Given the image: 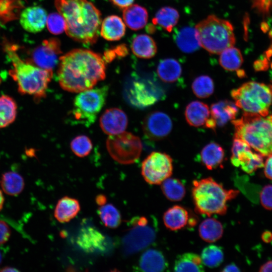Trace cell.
Wrapping results in <instances>:
<instances>
[{
    "mask_svg": "<svg viewBox=\"0 0 272 272\" xmlns=\"http://www.w3.org/2000/svg\"><path fill=\"white\" fill-rule=\"evenodd\" d=\"M104 59L85 49H73L59 57L57 78L64 90L80 93L93 88L105 78Z\"/></svg>",
    "mask_w": 272,
    "mask_h": 272,
    "instance_id": "cell-1",
    "label": "cell"
},
{
    "mask_svg": "<svg viewBox=\"0 0 272 272\" xmlns=\"http://www.w3.org/2000/svg\"><path fill=\"white\" fill-rule=\"evenodd\" d=\"M55 6L64 19L66 34L86 45L95 43L98 38L101 14L87 0H55Z\"/></svg>",
    "mask_w": 272,
    "mask_h": 272,
    "instance_id": "cell-2",
    "label": "cell"
},
{
    "mask_svg": "<svg viewBox=\"0 0 272 272\" xmlns=\"http://www.w3.org/2000/svg\"><path fill=\"white\" fill-rule=\"evenodd\" d=\"M5 50L12 62L13 67L9 74L17 82L18 91L22 94L33 96L36 100L44 98L52 77V71L24 62L12 45L5 44Z\"/></svg>",
    "mask_w": 272,
    "mask_h": 272,
    "instance_id": "cell-3",
    "label": "cell"
},
{
    "mask_svg": "<svg viewBox=\"0 0 272 272\" xmlns=\"http://www.w3.org/2000/svg\"><path fill=\"white\" fill-rule=\"evenodd\" d=\"M231 122L235 138L244 141L262 156L272 154V115L244 112L240 118Z\"/></svg>",
    "mask_w": 272,
    "mask_h": 272,
    "instance_id": "cell-4",
    "label": "cell"
},
{
    "mask_svg": "<svg viewBox=\"0 0 272 272\" xmlns=\"http://www.w3.org/2000/svg\"><path fill=\"white\" fill-rule=\"evenodd\" d=\"M192 196L196 212L209 217L225 215L227 202L235 198L239 191L225 189L222 184L211 177L193 181Z\"/></svg>",
    "mask_w": 272,
    "mask_h": 272,
    "instance_id": "cell-5",
    "label": "cell"
},
{
    "mask_svg": "<svg viewBox=\"0 0 272 272\" xmlns=\"http://www.w3.org/2000/svg\"><path fill=\"white\" fill-rule=\"evenodd\" d=\"M194 28L200 46L210 53L219 54L235 43L234 29L231 23L215 15L209 16Z\"/></svg>",
    "mask_w": 272,
    "mask_h": 272,
    "instance_id": "cell-6",
    "label": "cell"
},
{
    "mask_svg": "<svg viewBox=\"0 0 272 272\" xmlns=\"http://www.w3.org/2000/svg\"><path fill=\"white\" fill-rule=\"evenodd\" d=\"M237 107L244 112L266 116L272 104V85L255 82L243 84L231 92Z\"/></svg>",
    "mask_w": 272,
    "mask_h": 272,
    "instance_id": "cell-7",
    "label": "cell"
},
{
    "mask_svg": "<svg viewBox=\"0 0 272 272\" xmlns=\"http://www.w3.org/2000/svg\"><path fill=\"white\" fill-rule=\"evenodd\" d=\"M108 91V87L104 86L80 92L71 111L74 121L87 127L93 124L105 103Z\"/></svg>",
    "mask_w": 272,
    "mask_h": 272,
    "instance_id": "cell-8",
    "label": "cell"
},
{
    "mask_svg": "<svg viewBox=\"0 0 272 272\" xmlns=\"http://www.w3.org/2000/svg\"><path fill=\"white\" fill-rule=\"evenodd\" d=\"M132 227L122 239V250L126 254H132L145 249L155 240L157 233L156 222L150 224L144 216L132 220Z\"/></svg>",
    "mask_w": 272,
    "mask_h": 272,
    "instance_id": "cell-9",
    "label": "cell"
},
{
    "mask_svg": "<svg viewBox=\"0 0 272 272\" xmlns=\"http://www.w3.org/2000/svg\"><path fill=\"white\" fill-rule=\"evenodd\" d=\"M106 145L110 156L122 164H130L136 162L142 150L140 139L130 132L125 131L109 135Z\"/></svg>",
    "mask_w": 272,
    "mask_h": 272,
    "instance_id": "cell-10",
    "label": "cell"
},
{
    "mask_svg": "<svg viewBox=\"0 0 272 272\" xmlns=\"http://www.w3.org/2000/svg\"><path fill=\"white\" fill-rule=\"evenodd\" d=\"M172 171V159L164 153L152 152L142 164V175L147 183L152 185L161 184L171 176Z\"/></svg>",
    "mask_w": 272,
    "mask_h": 272,
    "instance_id": "cell-11",
    "label": "cell"
},
{
    "mask_svg": "<svg viewBox=\"0 0 272 272\" xmlns=\"http://www.w3.org/2000/svg\"><path fill=\"white\" fill-rule=\"evenodd\" d=\"M124 92L127 101L132 106L140 108L153 105L161 96V91L153 83L143 80L127 83Z\"/></svg>",
    "mask_w": 272,
    "mask_h": 272,
    "instance_id": "cell-12",
    "label": "cell"
},
{
    "mask_svg": "<svg viewBox=\"0 0 272 272\" xmlns=\"http://www.w3.org/2000/svg\"><path fill=\"white\" fill-rule=\"evenodd\" d=\"M231 151L233 165L240 167L247 173L251 174L264 166L262 156L253 152L249 145L242 140L234 138Z\"/></svg>",
    "mask_w": 272,
    "mask_h": 272,
    "instance_id": "cell-13",
    "label": "cell"
},
{
    "mask_svg": "<svg viewBox=\"0 0 272 272\" xmlns=\"http://www.w3.org/2000/svg\"><path fill=\"white\" fill-rule=\"evenodd\" d=\"M61 53L58 39H46L33 49L29 63L44 70L52 71L59 63V55Z\"/></svg>",
    "mask_w": 272,
    "mask_h": 272,
    "instance_id": "cell-14",
    "label": "cell"
},
{
    "mask_svg": "<svg viewBox=\"0 0 272 272\" xmlns=\"http://www.w3.org/2000/svg\"><path fill=\"white\" fill-rule=\"evenodd\" d=\"M172 122L170 117L161 111H154L145 118L143 129L149 139L158 141L164 139L171 131Z\"/></svg>",
    "mask_w": 272,
    "mask_h": 272,
    "instance_id": "cell-15",
    "label": "cell"
},
{
    "mask_svg": "<svg viewBox=\"0 0 272 272\" xmlns=\"http://www.w3.org/2000/svg\"><path fill=\"white\" fill-rule=\"evenodd\" d=\"M77 243L82 250L89 253L103 252L107 244L105 236L91 226L80 229L77 237Z\"/></svg>",
    "mask_w": 272,
    "mask_h": 272,
    "instance_id": "cell-16",
    "label": "cell"
},
{
    "mask_svg": "<svg viewBox=\"0 0 272 272\" xmlns=\"http://www.w3.org/2000/svg\"><path fill=\"white\" fill-rule=\"evenodd\" d=\"M128 123L126 114L117 108L106 109L100 119L103 131L109 135H116L124 131Z\"/></svg>",
    "mask_w": 272,
    "mask_h": 272,
    "instance_id": "cell-17",
    "label": "cell"
},
{
    "mask_svg": "<svg viewBox=\"0 0 272 272\" xmlns=\"http://www.w3.org/2000/svg\"><path fill=\"white\" fill-rule=\"evenodd\" d=\"M20 18V24L26 31L37 33L44 29L47 17L44 9L34 6L24 9L21 13Z\"/></svg>",
    "mask_w": 272,
    "mask_h": 272,
    "instance_id": "cell-18",
    "label": "cell"
},
{
    "mask_svg": "<svg viewBox=\"0 0 272 272\" xmlns=\"http://www.w3.org/2000/svg\"><path fill=\"white\" fill-rule=\"evenodd\" d=\"M139 266L143 271L160 272L165 270L168 267V264L161 251L150 248L141 255Z\"/></svg>",
    "mask_w": 272,
    "mask_h": 272,
    "instance_id": "cell-19",
    "label": "cell"
},
{
    "mask_svg": "<svg viewBox=\"0 0 272 272\" xmlns=\"http://www.w3.org/2000/svg\"><path fill=\"white\" fill-rule=\"evenodd\" d=\"M210 110L211 117L219 127L223 126L230 120L235 119L238 111L236 104L229 100L213 104Z\"/></svg>",
    "mask_w": 272,
    "mask_h": 272,
    "instance_id": "cell-20",
    "label": "cell"
},
{
    "mask_svg": "<svg viewBox=\"0 0 272 272\" xmlns=\"http://www.w3.org/2000/svg\"><path fill=\"white\" fill-rule=\"evenodd\" d=\"M210 115L209 106L199 101H194L189 103L185 111L186 121L194 127L205 125Z\"/></svg>",
    "mask_w": 272,
    "mask_h": 272,
    "instance_id": "cell-21",
    "label": "cell"
},
{
    "mask_svg": "<svg viewBox=\"0 0 272 272\" xmlns=\"http://www.w3.org/2000/svg\"><path fill=\"white\" fill-rule=\"evenodd\" d=\"M80 209V203L77 199L65 196L57 201L54 216L60 223H67L78 215Z\"/></svg>",
    "mask_w": 272,
    "mask_h": 272,
    "instance_id": "cell-22",
    "label": "cell"
},
{
    "mask_svg": "<svg viewBox=\"0 0 272 272\" xmlns=\"http://www.w3.org/2000/svg\"><path fill=\"white\" fill-rule=\"evenodd\" d=\"M163 222L167 228L176 231L185 227L189 222L188 211L183 207L175 205L169 208L164 214Z\"/></svg>",
    "mask_w": 272,
    "mask_h": 272,
    "instance_id": "cell-23",
    "label": "cell"
},
{
    "mask_svg": "<svg viewBox=\"0 0 272 272\" xmlns=\"http://www.w3.org/2000/svg\"><path fill=\"white\" fill-rule=\"evenodd\" d=\"M123 18L125 24L130 29L138 30L147 24L148 14L145 8L137 4L131 5L124 9Z\"/></svg>",
    "mask_w": 272,
    "mask_h": 272,
    "instance_id": "cell-24",
    "label": "cell"
},
{
    "mask_svg": "<svg viewBox=\"0 0 272 272\" xmlns=\"http://www.w3.org/2000/svg\"><path fill=\"white\" fill-rule=\"evenodd\" d=\"M125 32V26L118 16H108L102 22L100 34L104 39L115 41L122 38Z\"/></svg>",
    "mask_w": 272,
    "mask_h": 272,
    "instance_id": "cell-25",
    "label": "cell"
},
{
    "mask_svg": "<svg viewBox=\"0 0 272 272\" xmlns=\"http://www.w3.org/2000/svg\"><path fill=\"white\" fill-rule=\"evenodd\" d=\"M225 152L223 148L215 142L207 145L201 151L200 159L203 165L209 170L221 166L224 160Z\"/></svg>",
    "mask_w": 272,
    "mask_h": 272,
    "instance_id": "cell-26",
    "label": "cell"
},
{
    "mask_svg": "<svg viewBox=\"0 0 272 272\" xmlns=\"http://www.w3.org/2000/svg\"><path fill=\"white\" fill-rule=\"evenodd\" d=\"M131 50L137 57L151 58L157 52V45L154 39L146 34L136 36L131 42Z\"/></svg>",
    "mask_w": 272,
    "mask_h": 272,
    "instance_id": "cell-27",
    "label": "cell"
},
{
    "mask_svg": "<svg viewBox=\"0 0 272 272\" xmlns=\"http://www.w3.org/2000/svg\"><path fill=\"white\" fill-rule=\"evenodd\" d=\"M175 41L178 48L185 53H191L200 46L195 28L186 26L178 30L175 35Z\"/></svg>",
    "mask_w": 272,
    "mask_h": 272,
    "instance_id": "cell-28",
    "label": "cell"
},
{
    "mask_svg": "<svg viewBox=\"0 0 272 272\" xmlns=\"http://www.w3.org/2000/svg\"><path fill=\"white\" fill-rule=\"evenodd\" d=\"M173 268L175 271L202 272L204 264L200 256L194 253L187 252L176 257Z\"/></svg>",
    "mask_w": 272,
    "mask_h": 272,
    "instance_id": "cell-29",
    "label": "cell"
},
{
    "mask_svg": "<svg viewBox=\"0 0 272 272\" xmlns=\"http://www.w3.org/2000/svg\"><path fill=\"white\" fill-rule=\"evenodd\" d=\"M224 232L222 223L213 218L205 219L199 226L198 233L205 241L213 243L219 240Z\"/></svg>",
    "mask_w": 272,
    "mask_h": 272,
    "instance_id": "cell-30",
    "label": "cell"
},
{
    "mask_svg": "<svg viewBox=\"0 0 272 272\" xmlns=\"http://www.w3.org/2000/svg\"><path fill=\"white\" fill-rule=\"evenodd\" d=\"M0 185L3 191L11 196H16L23 190L25 182L23 177L14 171L3 173L0 179Z\"/></svg>",
    "mask_w": 272,
    "mask_h": 272,
    "instance_id": "cell-31",
    "label": "cell"
},
{
    "mask_svg": "<svg viewBox=\"0 0 272 272\" xmlns=\"http://www.w3.org/2000/svg\"><path fill=\"white\" fill-rule=\"evenodd\" d=\"M181 73L180 64L173 58L162 60L157 67L159 77L166 83H173L176 81L180 78Z\"/></svg>",
    "mask_w": 272,
    "mask_h": 272,
    "instance_id": "cell-32",
    "label": "cell"
},
{
    "mask_svg": "<svg viewBox=\"0 0 272 272\" xmlns=\"http://www.w3.org/2000/svg\"><path fill=\"white\" fill-rule=\"evenodd\" d=\"M17 104L11 97L3 95L0 96V128L6 127L16 119Z\"/></svg>",
    "mask_w": 272,
    "mask_h": 272,
    "instance_id": "cell-33",
    "label": "cell"
},
{
    "mask_svg": "<svg viewBox=\"0 0 272 272\" xmlns=\"http://www.w3.org/2000/svg\"><path fill=\"white\" fill-rule=\"evenodd\" d=\"M243 61L240 50L233 46L227 48L220 53L219 63L227 71H238Z\"/></svg>",
    "mask_w": 272,
    "mask_h": 272,
    "instance_id": "cell-34",
    "label": "cell"
},
{
    "mask_svg": "<svg viewBox=\"0 0 272 272\" xmlns=\"http://www.w3.org/2000/svg\"><path fill=\"white\" fill-rule=\"evenodd\" d=\"M179 18V15L176 9L170 7H164L157 12L153 22L160 25L166 31L171 32L177 24Z\"/></svg>",
    "mask_w": 272,
    "mask_h": 272,
    "instance_id": "cell-35",
    "label": "cell"
},
{
    "mask_svg": "<svg viewBox=\"0 0 272 272\" xmlns=\"http://www.w3.org/2000/svg\"><path fill=\"white\" fill-rule=\"evenodd\" d=\"M161 185L163 194L171 201H180L185 195V186L178 179L170 177L165 179Z\"/></svg>",
    "mask_w": 272,
    "mask_h": 272,
    "instance_id": "cell-36",
    "label": "cell"
},
{
    "mask_svg": "<svg viewBox=\"0 0 272 272\" xmlns=\"http://www.w3.org/2000/svg\"><path fill=\"white\" fill-rule=\"evenodd\" d=\"M98 214L103 224L109 228H117L121 222V216L117 209L111 203L99 206Z\"/></svg>",
    "mask_w": 272,
    "mask_h": 272,
    "instance_id": "cell-37",
    "label": "cell"
},
{
    "mask_svg": "<svg viewBox=\"0 0 272 272\" xmlns=\"http://www.w3.org/2000/svg\"><path fill=\"white\" fill-rule=\"evenodd\" d=\"M200 257L205 265L210 268H215L223 262L224 251L220 246L209 245L202 249Z\"/></svg>",
    "mask_w": 272,
    "mask_h": 272,
    "instance_id": "cell-38",
    "label": "cell"
},
{
    "mask_svg": "<svg viewBox=\"0 0 272 272\" xmlns=\"http://www.w3.org/2000/svg\"><path fill=\"white\" fill-rule=\"evenodd\" d=\"M192 89L193 93L198 98H208L214 92V82L208 76H200L193 81L192 84Z\"/></svg>",
    "mask_w": 272,
    "mask_h": 272,
    "instance_id": "cell-39",
    "label": "cell"
},
{
    "mask_svg": "<svg viewBox=\"0 0 272 272\" xmlns=\"http://www.w3.org/2000/svg\"><path fill=\"white\" fill-rule=\"evenodd\" d=\"M92 148L91 141L85 135L76 137L71 143V148L73 152L79 157H84L88 155Z\"/></svg>",
    "mask_w": 272,
    "mask_h": 272,
    "instance_id": "cell-40",
    "label": "cell"
},
{
    "mask_svg": "<svg viewBox=\"0 0 272 272\" xmlns=\"http://www.w3.org/2000/svg\"><path fill=\"white\" fill-rule=\"evenodd\" d=\"M46 25L49 31L53 34L62 33L65 29V22L62 16L57 13L49 14L47 18Z\"/></svg>",
    "mask_w": 272,
    "mask_h": 272,
    "instance_id": "cell-41",
    "label": "cell"
},
{
    "mask_svg": "<svg viewBox=\"0 0 272 272\" xmlns=\"http://www.w3.org/2000/svg\"><path fill=\"white\" fill-rule=\"evenodd\" d=\"M262 206L266 210H272V185L264 186L260 193Z\"/></svg>",
    "mask_w": 272,
    "mask_h": 272,
    "instance_id": "cell-42",
    "label": "cell"
},
{
    "mask_svg": "<svg viewBox=\"0 0 272 272\" xmlns=\"http://www.w3.org/2000/svg\"><path fill=\"white\" fill-rule=\"evenodd\" d=\"M251 1L252 7L263 16H267L272 11V0Z\"/></svg>",
    "mask_w": 272,
    "mask_h": 272,
    "instance_id": "cell-43",
    "label": "cell"
},
{
    "mask_svg": "<svg viewBox=\"0 0 272 272\" xmlns=\"http://www.w3.org/2000/svg\"><path fill=\"white\" fill-rule=\"evenodd\" d=\"M11 230L9 225L4 221L0 220V245L9 239Z\"/></svg>",
    "mask_w": 272,
    "mask_h": 272,
    "instance_id": "cell-44",
    "label": "cell"
},
{
    "mask_svg": "<svg viewBox=\"0 0 272 272\" xmlns=\"http://www.w3.org/2000/svg\"><path fill=\"white\" fill-rule=\"evenodd\" d=\"M263 166L265 176L272 180V154L268 156Z\"/></svg>",
    "mask_w": 272,
    "mask_h": 272,
    "instance_id": "cell-45",
    "label": "cell"
},
{
    "mask_svg": "<svg viewBox=\"0 0 272 272\" xmlns=\"http://www.w3.org/2000/svg\"><path fill=\"white\" fill-rule=\"evenodd\" d=\"M111 1L115 6L124 9L132 5L134 0H111Z\"/></svg>",
    "mask_w": 272,
    "mask_h": 272,
    "instance_id": "cell-46",
    "label": "cell"
},
{
    "mask_svg": "<svg viewBox=\"0 0 272 272\" xmlns=\"http://www.w3.org/2000/svg\"><path fill=\"white\" fill-rule=\"evenodd\" d=\"M114 50L120 56H125L127 53V49L124 45L118 46Z\"/></svg>",
    "mask_w": 272,
    "mask_h": 272,
    "instance_id": "cell-47",
    "label": "cell"
},
{
    "mask_svg": "<svg viewBox=\"0 0 272 272\" xmlns=\"http://www.w3.org/2000/svg\"><path fill=\"white\" fill-rule=\"evenodd\" d=\"M116 53L114 50H108L104 52V59L107 61H111L115 57Z\"/></svg>",
    "mask_w": 272,
    "mask_h": 272,
    "instance_id": "cell-48",
    "label": "cell"
},
{
    "mask_svg": "<svg viewBox=\"0 0 272 272\" xmlns=\"http://www.w3.org/2000/svg\"><path fill=\"white\" fill-rule=\"evenodd\" d=\"M261 239L265 243H270L272 241V233L269 231L263 232L261 235Z\"/></svg>",
    "mask_w": 272,
    "mask_h": 272,
    "instance_id": "cell-49",
    "label": "cell"
},
{
    "mask_svg": "<svg viewBox=\"0 0 272 272\" xmlns=\"http://www.w3.org/2000/svg\"><path fill=\"white\" fill-rule=\"evenodd\" d=\"M259 271H272V260H269L262 265L259 270Z\"/></svg>",
    "mask_w": 272,
    "mask_h": 272,
    "instance_id": "cell-50",
    "label": "cell"
},
{
    "mask_svg": "<svg viewBox=\"0 0 272 272\" xmlns=\"http://www.w3.org/2000/svg\"><path fill=\"white\" fill-rule=\"evenodd\" d=\"M222 271H239L240 269L235 264H229L225 266L222 270Z\"/></svg>",
    "mask_w": 272,
    "mask_h": 272,
    "instance_id": "cell-51",
    "label": "cell"
},
{
    "mask_svg": "<svg viewBox=\"0 0 272 272\" xmlns=\"http://www.w3.org/2000/svg\"><path fill=\"white\" fill-rule=\"evenodd\" d=\"M96 202L99 206L103 205L107 202L106 197L103 194L98 195L96 197Z\"/></svg>",
    "mask_w": 272,
    "mask_h": 272,
    "instance_id": "cell-52",
    "label": "cell"
},
{
    "mask_svg": "<svg viewBox=\"0 0 272 272\" xmlns=\"http://www.w3.org/2000/svg\"><path fill=\"white\" fill-rule=\"evenodd\" d=\"M19 270L17 268L11 266H6L0 269L2 272H9V271H18Z\"/></svg>",
    "mask_w": 272,
    "mask_h": 272,
    "instance_id": "cell-53",
    "label": "cell"
},
{
    "mask_svg": "<svg viewBox=\"0 0 272 272\" xmlns=\"http://www.w3.org/2000/svg\"><path fill=\"white\" fill-rule=\"evenodd\" d=\"M5 201V198L4 197L3 192L0 189V211L3 209Z\"/></svg>",
    "mask_w": 272,
    "mask_h": 272,
    "instance_id": "cell-54",
    "label": "cell"
},
{
    "mask_svg": "<svg viewBox=\"0 0 272 272\" xmlns=\"http://www.w3.org/2000/svg\"><path fill=\"white\" fill-rule=\"evenodd\" d=\"M2 256L1 253V252H0V264H1V263H2Z\"/></svg>",
    "mask_w": 272,
    "mask_h": 272,
    "instance_id": "cell-55",
    "label": "cell"
},
{
    "mask_svg": "<svg viewBox=\"0 0 272 272\" xmlns=\"http://www.w3.org/2000/svg\"><path fill=\"white\" fill-rule=\"evenodd\" d=\"M270 36L271 37H272V31H271L270 32Z\"/></svg>",
    "mask_w": 272,
    "mask_h": 272,
    "instance_id": "cell-56",
    "label": "cell"
}]
</instances>
